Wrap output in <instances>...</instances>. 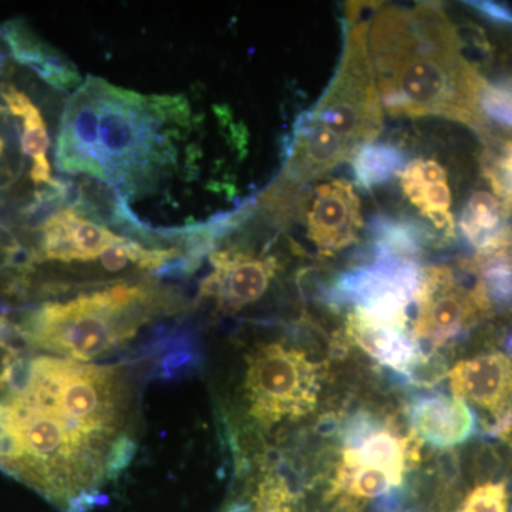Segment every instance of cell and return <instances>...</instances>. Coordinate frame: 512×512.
Wrapping results in <instances>:
<instances>
[{
  "label": "cell",
  "instance_id": "52a82bcc",
  "mask_svg": "<svg viewBox=\"0 0 512 512\" xmlns=\"http://www.w3.org/2000/svg\"><path fill=\"white\" fill-rule=\"evenodd\" d=\"M367 28V22L349 18L335 77L318 104L308 111L312 121L338 134L355 153L363 144L372 143L383 126Z\"/></svg>",
  "mask_w": 512,
  "mask_h": 512
},
{
  "label": "cell",
  "instance_id": "6da1fadb",
  "mask_svg": "<svg viewBox=\"0 0 512 512\" xmlns=\"http://www.w3.org/2000/svg\"><path fill=\"white\" fill-rule=\"evenodd\" d=\"M136 382L124 365L29 350L0 396V470L67 512L136 454Z\"/></svg>",
  "mask_w": 512,
  "mask_h": 512
},
{
  "label": "cell",
  "instance_id": "8fae6325",
  "mask_svg": "<svg viewBox=\"0 0 512 512\" xmlns=\"http://www.w3.org/2000/svg\"><path fill=\"white\" fill-rule=\"evenodd\" d=\"M298 212L305 218L306 237L323 258L335 256L359 241L362 212L349 181L330 180L302 191L295 214Z\"/></svg>",
  "mask_w": 512,
  "mask_h": 512
},
{
  "label": "cell",
  "instance_id": "d4e9b609",
  "mask_svg": "<svg viewBox=\"0 0 512 512\" xmlns=\"http://www.w3.org/2000/svg\"><path fill=\"white\" fill-rule=\"evenodd\" d=\"M507 350L508 353H510V356L512 357V336L510 339L507 340Z\"/></svg>",
  "mask_w": 512,
  "mask_h": 512
},
{
  "label": "cell",
  "instance_id": "277c9868",
  "mask_svg": "<svg viewBox=\"0 0 512 512\" xmlns=\"http://www.w3.org/2000/svg\"><path fill=\"white\" fill-rule=\"evenodd\" d=\"M180 295L150 279L64 293L15 322L32 352L96 363L127 349L164 316L181 311Z\"/></svg>",
  "mask_w": 512,
  "mask_h": 512
},
{
  "label": "cell",
  "instance_id": "7402d4cb",
  "mask_svg": "<svg viewBox=\"0 0 512 512\" xmlns=\"http://www.w3.org/2000/svg\"><path fill=\"white\" fill-rule=\"evenodd\" d=\"M483 173L491 188L503 204L508 215L512 212V163L504 154L487 156L483 163Z\"/></svg>",
  "mask_w": 512,
  "mask_h": 512
},
{
  "label": "cell",
  "instance_id": "7c38bea8",
  "mask_svg": "<svg viewBox=\"0 0 512 512\" xmlns=\"http://www.w3.org/2000/svg\"><path fill=\"white\" fill-rule=\"evenodd\" d=\"M355 150L338 134L311 120L308 111L295 123L292 137L285 143V167L282 177L305 185L325 177L336 165L352 160Z\"/></svg>",
  "mask_w": 512,
  "mask_h": 512
},
{
  "label": "cell",
  "instance_id": "603a6c76",
  "mask_svg": "<svg viewBox=\"0 0 512 512\" xmlns=\"http://www.w3.org/2000/svg\"><path fill=\"white\" fill-rule=\"evenodd\" d=\"M474 10H477L483 18L490 20L495 25L510 26L512 28V9L510 6L501 5L497 2H468Z\"/></svg>",
  "mask_w": 512,
  "mask_h": 512
},
{
  "label": "cell",
  "instance_id": "ba28073f",
  "mask_svg": "<svg viewBox=\"0 0 512 512\" xmlns=\"http://www.w3.org/2000/svg\"><path fill=\"white\" fill-rule=\"evenodd\" d=\"M460 271L463 275L447 265L421 271L416 318L410 332L424 355L426 350H430L429 356L436 355L437 350L467 335L494 313L481 279L473 272V281L467 282L463 269Z\"/></svg>",
  "mask_w": 512,
  "mask_h": 512
},
{
  "label": "cell",
  "instance_id": "7a4b0ae2",
  "mask_svg": "<svg viewBox=\"0 0 512 512\" xmlns=\"http://www.w3.org/2000/svg\"><path fill=\"white\" fill-rule=\"evenodd\" d=\"M188 100L143 96L89 77L67 101L56 136L55 164L64 174L106 184L127 221L147 210L180 212L200 174V143Z\"/></svg>",
  "mask_w": 512,
  "mask_h": 512
},
{
  "label": "cell",
  "instance_id": "5bb4252c",
  "mask_svg": "<svg viewBox=\"0 0 512 512\" xmlns=\"http://www.w3.org/2000/svg\"><path fill=\"white\" fill-rule=\"evenodd\" d=\"M409 421L424 444L440 450L466 443L478 424L473 409L453 394L417 397L410 406Z\"/></svg>",
  "mask_w": 512,
  "mask_h": 512
},
{
  "label": "cell",
  "instance_id": "4fadbf2b",
  "mask_svg": "<svg viewBox=\"0 0 512 512\" xmlns=\"http://www.w3.org/2000/svg\"><path fill=\"white\" fill-rule=\"evenodd\" d=\"M343 333L349 345L363 350L380 366L403 375L413 383L417 382L421 370L431 359V356L424 355L409 330L370 322L356 311L350 312L346 318Z\"/></svg>",
  "mask_w": 512,
  "mask_h": 512
},
{
  "label": "cell",
  "instance_id": "44dd1931",
  "mask_svg": "<svg viewBox=\"0 0 512 512\" xmlns=\"http://www.w3.org/2000/svg\"><path fill=\"white\" fill-rule=\"evenodd\" d=\"M26 355L28 348L15 332L12 319L0 313V396L8 392Z\"/></svg>",
  "mask_w": 512,
  "mask_h": 512
},
{
  "label": "cell",
  "instance_id": "8992f818",
  "mask_svg": "<svg viewBox=\"0 0 512 512\" xmlns=\"http://www.w3.org/2000/svg\"><path fill=\"white\" fill-rule=\"evenodd\" d=\"M329 360H319L291 336L255 340L244 348L232 389L224 400L225 419L235 443L258 446L318 410Z\"/></svg>",
  "mask_w": 512,
  "mask_h": 512
},
{
  "label": "cell",
  "instance_id": "e0dca14e",
  "mask_svg": "<svg viewBox=\"0 0 512 512\" xmlns=\"http://www.w3.org/2000/svg\"><path fill=\"white\" fill-rule=\"evenodd\" d=\"M10 52L20 64H25L50 86L59 89L79 86V76L70 64L56 55L29 30L10 23L5 30Z\"/></svg>",
  "mask_w": 512,
  "mask_h": 512
},
{
  "label": "cell",
  "instance_id": "ffe728a7",
  "mask_svg": "<svg viewBox=\"0 0 512 512\" xmlns=\"http://www.w3.org/2000/svg\"><path fill=\"white\" fill-rule=\"evenodd\" d=\"M480 113L484 121L512 130V77L487 82L480 93Z\"/></svg>",
  "mask_w": 512,
  "mask_h": 512
},
{
  "label": "cell",
  "instance_id": "9a60e30c",
  "mask_svg": "<svg viewBox=\"0 0 512 512\" xmlns=\"http://www.w3.org/2000/svg\"><path fill=\"white\" fill-rule=\"evenodd\" d=\"M0 97L10 116L22 119L20 151L23 156L32 160L30 180L35 184V188L47 185L50 190H55L57 183L53 180L52 165L47 158L52 141L42 111L36 106L35 101L30 99L28 93L5 80H0Z\"/></svg>",
  "mask_w": 512,
  "mask_h": 512
},
{
  "label": "cell",
  "instance_id": "30bf717a",
  "mask_svg": "<svg viewBox=\"0 0 512 512\" xmlns=\"http://www.w3.org/2000/svg\"><path fill=\"white\" fill-rule=\"evenodd\" d=\"M451 394L480 413L487 436L503 440L512 431V359L501 352L458 360L447 372Z\"/></svg>",
  "mask_w": 512,
  "mask_h": 512
},
{
  "label": "cell",
  "instance_id": "3957f363",
  "mask_svg": "<svg viewBox=\"0 0 512 512\" xmlns=\"http://www.w3.org/2000/svg\"><path fill=\"white\" fill-rule=\"evenodd\" d=\"M369 37L380 99L392 116L443 117L484 130L478 101L485 79L464 57L460 36L441 6H386Z\"/></svg>",
  "mask_w": 512,
  "mask_h": 512
},
{
  "label": "cell",
  "instance_id": "5b68a950",
  "mask_svg": "<svg viewBox=\"0 0 512 512\" xmlns=\"http://www.w3.org/2000/svg\"><path fill=\"white\" fill-rule=\"evenodd\" d=\"M326 429L330 447L315 483L325 484L323 501L333 512H363L370 503L376 511L403 497L407 478L423 463V441L386 410L333 414Z\"/></svg>",
  "mask_w": 512,
  "mask_h": 512
},
{
  "label": "cell",
  "instance_id": "cb8c5ba5",
  "mask_svg": "<svg viewBox=\"0 0 512 512\" xmlns=\"http://www.w3.org/2000/svg\"><path fill=\"white\" fill-rule=\"evenodd\" d=\"M503 154L512 163V138L510 141H507V143H505Z\"/></svg>",
  "mask_w": 512,
  "mask_h": 512
},
{
  "label": "cell",
  "instance_id": "2e32d148",
  "mask_svg": "<svg viewBox=\"0 0 512 512\" xmlns=\"http://www.w3.org/2000/svg\"><path fill=\"white\" fill-rule=\"evenodd\" d=\"M373 259H402L416 262L417 256L431 244L443 245L439 235L423 222L412 218L376 215L370 222Z\"/></svg>",
  "mask_w": 512,
  "mask_h": 512
},
{
  "label": "cell",
  "instance_id": "9c48e42d",
  "mask_svg": "<svg viewBox=\"0 0 512 512\" xmlns=\"http://www.w3.org/2000/svg\"><path fill=\"white\" fill-rule=\"evenodd\" d=\"M208 252L211 271L201 281L197 302L212 315H238L261 302L284 269L269 247L234 242Z\"/></svg>",
  "mask_w": 512,
  "mask_h": 512
},
{
  "label": "cell",
  "instance_id": "ac0fdd59",
  "mask_svg": "<svg viewBox=\"0 0 512 512\" xmlns=\"http://www.w3.org/2000/svg\"><path fill=\"white\" fill-rule=\"evenodd\" d=\"M507 211L495 195L476 191L468 200L460 218L461 234L477 254L490 251L508 228Z\"/></svg>",
  "mask_w": 512,
  "mask_h": 512
},
{
  "label": "cell",
  "instance_id": "d6986e66",
  "mask_svg": "<svg viewBox=\"0 0 512 512\" xmlns=\"http://www.w3.org/2000/svg\"><path fill=\"white\" fill-rule=\"evenodd\" d=\"M352 167L356 184L372 190L402 173L407 167V156L394 144L367 143L353 154Z\"/></svg>",
  "mask_w": 512,
  "mask_h": 512
}]
</instances>
